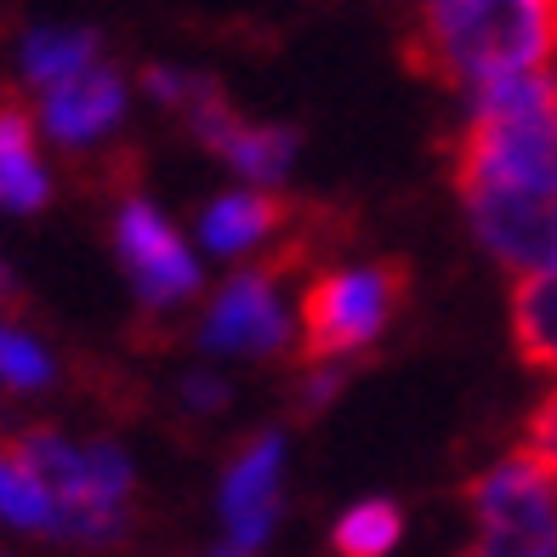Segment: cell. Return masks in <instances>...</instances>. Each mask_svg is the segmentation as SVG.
<instances>
[{"mask_svg":"<svg viewBox=\"0 0 557 557\" xmlns=\"http://www.w3.org/2000/svg\"><path fill=\"white\" fill-rule=\"evenodd\" d=\"M114 250H120V268L132 273L137 296L148 308H183V301L199 290V262L188 239L148 206L143 194L120 199L114 211Z\"/></svg>","mask_w":557,"mask_h":557,"instance_id":"cell-7","label":"cell"},{"mask_svg":"<svg viewBox=\"0 0 557 557\" xmlns=\"http://www.w3.org/2000/svg\"><path fill=\"white\" fill-rule=\"evenodd\" d=\"M278 268H245L211 296L206 319H199V347L234 352V359H273L296 336V319L278 296Z\"/></svg>","mask_w":557,"mask_h":557,"instance_id":"cell-6","label":"cell"},{"mask_svg":"<svg viewBox=\"0 0 557 557\" xmlns=\"http://www.w3.org/2000/svg\"><path fill=\"white\" fill-rule=\"evenodd\" d=\"M120 120H125V81L109 63H91V69L40 91V125H46V137L63 143V148L103 143Z\"/></svg>","mask_w":557,"mask_h":557,"instance_id":"cell-10","label":"cell"},{"mask_svg":"<svg viewBox=\"0 0 557 557\" xmlns=\"http://www.w3.org/2000/svg\"><path fill=\"white\" fill-rule=\"evenodd\" d=\"M278 478H285V438L262 433L250 438L234 467L222 472V523H227V546L257 552L273 535L278 518Z\"/></svg>","mask_w":557,"mask_h":557,"instance_id":"cell-9","label":"cell"},{"mask_svg":"<svg viewBox=\"0 0 557 557\" xmlns=\"http://www.w3.org/2000/svg\"><path fill=\"white\" fill-rule=\"evenodd\" d=\"M0 518L17 529H40L58 535V495L23 455V444H0Z\"/></svg>","mask_w":557,"mask_h":557,"instance_id":"cell-15","label":"cell"},{"mask_svg":"<svg viewBox=\"0 0 557 557\" xmlns=\"http://www.w3.org/2000/svg\"><path fill=\"white\" fill-rule=\"evenodd\" d=\"M52 194V176L35 148V120L17 103H0V206L7 211H40Z\"/></svg>","mask_w":557,"mask_h":557,"instance_id":"cell-12","label":"cell"},{"mask_svg":"<svg viewBox=\"0 0 557 557\" xmlns=\"http://www.w3.org/2000/svg\"><path fill=\"white\" fill-rule=\"evenodd\" d=\"M404 301V268L393 262H347L313 273V285L301 290V359L308 364H342L352 352L382 342Z\"/></svg>","mask_w":557,"mask_h":557,"instance_id":"cell-3","label":"cell"},{"mask_svg":"<svg viewBox=\"0 0 557 557\" xmlns=\"http://www.w3.org/2000/svg\"><path fill=\"white\" fill-rule=\"evenodd\" d=\"M455 188L461 194H557V74L467 91V125L455 143Z\"/></svg>","mask_w":557,"mask_h":557,"instance_id":"cell-2","label":"cell"},{"mask_svg":"<svg viewBox=\"0 0 557 557\" xmlns=\"http://www.w3.org/2000/svg\"><path fill=\"white\" fill-rule=\"evenodd\" d=\"M216 557H250V552H239V546H227V552H216Z\"/></svg>","mask_w":557,"mask_h":557,"instance_id":"cell-20","label":"cell"},{"mask_svg":"<svg viewBox=\"0 0 557 557\" xmlns=\"http://www.w3.org/2000/svg\"><path fill=\"white\" fill-rule=\"evenodd\" d=\"M91 63H103V40L91 29H81V23H40V29H29L17 46V69L35 91L58 86V81H69V74H81Z\"/></svg>","mask_w":557,"mask_h":557,"instance_id":"cell-13","label":"cell"},{"mask_svg":"<svg viewBox=\"0 0 557 557\" xmlns=\"http://www.w3.org/2000/svg\"><path fill=\"white\" fill-rule=\"evenodd\" d=\"M23 455L58 495V535L103 546L125 529V500H132V461L114 444H69L58 433H23Z\"/></svg>","mask_w":557,"mask_h":557,"instance_id":"cell-4","label":"cell"},{"mask_svg":"<svg viewBox=\"0 0 557 557\" xmlns=\"http://www.w3.org/2000/svg\"><path fill=\"white\" fill-rule=\"evenodd\" d=\"M518 449H529L535 461H546L557 472V375H552V387L541 393V404L529 410V426H523V444Z\"/></svg>","mask_w":557,"mask_h":557,"instance_id":"cell-18","label":"cell"},{"mask_svg":"<svg viewBox=\"0 0 557 557\" xmlns=\"http://www.w3.org/2000/svg\"><path fill=\"white\" fill-rule=\"evenodd\" d=\"M512 342L523 352V364L557 375V268L518 278V290H512Z\"/></svg>","mask_w":557,"mask_h":557,"instance_id":"cell-14","label":"cell"},{"mask_svg":"<svg viewBox=\"0 0 557 557\" xmlns=\"http://www.w3.org/2000/svg\"><path fill=\"white\" fill-rule=\"evenodd\" d=\"M278 227H285V199L268 194V188H234L206 206L199 216V239L206 250L216 257H250V250H262Z\"/></svg>","mask_w":557,"mask_h":557,"instance_id":"cell-11","label":"cell"},{"mask_svg":"<svg viewBox=\"0 0 557 557\" xmlns=\"http://www.w3.org/2000/svg\"><path fill=\"white\" fill-rule=\"evenodd\" d=\"M398 535H404V518L393 500H352L331 529L342 557H387L398 546Z\"/></svg>","mask_w":557,"mask_h":557,"instance_id":"cell-16","label":"cell"},{"mask_svg":"<svg viewBox=\"0 0 557 557\" xmlns=\"http://www.w3.org/2000/svg\"><path fill=\"white\" fill-rule=\"evenodd\" d=\"M183 393H188L194 410H222V404H227V387L216 382V375H194V382H188Z\"/></svg>","mask_w":557,"mask_h":557,"instance_id":"cell-19","label":"cell"},{"mask_svg":"<svg viewBox=\"0 0 557 557\" xmlns=\"http://www.w3.org/2000/svg\"><path fill=\"white\" fill-rule=\"evenodd\" d=\"M0 382L7 387H46L52 382V352H46L35 336L0 324Z\"/></svg>","mask_w":557,"mask_h":557,"instance_id":"cell-17","label":"cell"},{"mask_svg":"<svg viewBox=\"0 0 557 557\" xmlns=\"http://www.w3.org/2000/svg\"><path fill=\"white\" fill-rule=\"evenodd\" d=\"M552 58L557 0H416V63L455 91L541 74Z\"/></svg>","mask_w":557,"mask_h":557,"instance_id":"cell-1","label":"cell"},{"mask_svg":"<svg viewBox=\"0 0 557 557\" xmlns=\"http://www.w3.org/2000/svg\"><path fill=\"white\" fill-rule=\"evenodd\" d=\"M472 518L478 546L495 557H557V472L529 449H512L506 461L472 478Z\"/></svg>","mask_w":557,"mask_h":557,"instance_id":"cell-5","label":"cell"},{"mask_svg":"<svg viewBox=\"0 0 557 557\" xmlns=\"http://www.w3.org/2000/svg\"><path fill=\"white\" fill-rule=\"evenodd\" d=\"M467 557H495V552H484V546H472V552H467Z\"/></svg>","mask_w":557,"mask_h":557,"instance_id":"cell-21","label":"cell"},{"mask_svg":"<svg viewBox=\"0 0 557 557\" xmlns=\"http://www.w3.org/2000/svg\"><path fill=\"white\" fill-rule=\"evenodd\" d=\"M472 234L506 273H552L557 268V194H461Z\"/></svg>","mask_w":557,"mask_h":557,"instance_id":"cell-8","label":"cell"}]
</instances>
